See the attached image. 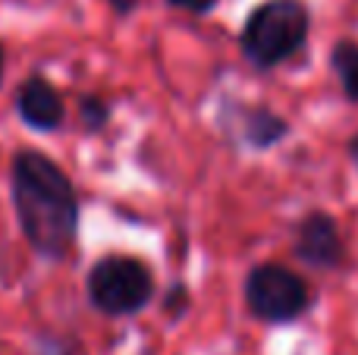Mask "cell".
<instances>
[{
  "label": "cell",
  "instance_id": "1",
  "mask_svg": "<svg viewBox=\"0 0 358 355\" xmlns=\"http://www.w3.org/2000/svg\"><path fill=\"white\" fill-rule=\"evenodd\" d=\"M10 201L22 239L41 261H66L79 239V195L66 170L38 148L10 161Z\"/></svg>",
  "mask_w": 358,
  "mask_h": 355
},
{
  "label": "cell",
  "instance_id": "2",
  "mask_svg": "<svg viewBox=\"0 0 358 355\" xmlns=\"http://www.w3.org/2000/svg\"><path fill=\"white\" fill-rule=\"evenodd\" d=\"M311 10L305 0H261L245 16L239 50L255 69H277L305 48Z\"/></svg>",
  "mask_w": 358,
  "mask_h": 355
},
{
  "label": "cell",
  "instance_id": "3",
  "mask_svg": "<svg viewBox=\"0 0 358 355\" xmlns=\"http://www.w3.org/2000/svg\"><path fill=\"white\" fill-rule=\"evenodd\" d=\"M88 305L104 318H132L155 302V270L132 255H104L88 268Z\"/></svg>",
  "mask_w": 358,
  "mask_h": 355
},
{
  "label": "cell",
  "instance_id": "4",
  "mask_svg": "<svg viewBox=\"0 0 358 355\" xmlns=\"http://www.w3.org/2000/svg\"><path fill=\"white\" fill-rule=\"evenodd\" d=\"M245 308L261 324H292L311 308L308 283L286 264H255L245 277Z\"/></svg>",
  "mask_w": 358,
  "mask_h": 355
},
{
  "label": "cell",
  "instance_id": "5",
  "mask_svg": "<svg viewBox=\"0 0 358 355\" xmlns=\"http://www.w3.org/2000/svg\"><path fill=\"white\" fill-rule=\"evenodd\" d=\"M292 255L311 270H340L346 264V239L327 211H311L296 224V236H292Z\"/></svg>",
  "mask_w": 358,
  "mask_h": 355
},
{
  "label": "cell",
  "instance_id": "6",
  "mask_svg": "<svg viewBox=\"0 0 358 355\" xmlns=\"http://www.w3.org/2000/svg\"><path fill=\"white\" fill-rule=\"evenodd\" d=\"M16 113L29 129L35 132H57L66 123V101L60 88L41 73H31L16 88Z\"/></svg>",
  "mask_w": 358,
  "mask_h": 355
},
{
  "label": "cell",
  "instance_id": "7",
  "mask_svg": "<svg viewBox=\"0 0 358 355\" xmlns=\"http://www.w3.org/2000/svg\"><path fill=\"white\" fill-rule=\"evenodd\" d=\"M233 126L239 132V142L255 151H267L289 136V123L264 104H239Z\"/></svg>",
  "mask_w": 358,
  "mask_h": 355
},
{
  "label": "cell",
  "instance_id": "8",
  "mask_svg": "<svg viewBox=\"0 0 358 355\" xmlns=\"http://www.w3.org/2000/svg\"><path fill=\"white\" fill-rule=\"evenodd\" d=\"M330 66L349 101H358V41H336L330 48Z\"/></svg>",
  "mask_w": 358,
  "mask_h": 355
},
{
  "label": "cell",
  "instance_id": "9",
  "mask_svg": "<svg viewBox=\"0 0 358 355\" xmlns=\"http://www.w3.org/2000/svg\"><path fill=\"white\" fill-rule=\"evenodd\" d=\"M76 110H79V123L85 132H104L107 123H110L113 117V107L107 98H101V94H79V101H76Z\"/></svg>",
  "mask_w": 358,
  "mask_h": 355
},
{
  "label": "cell",
  "instance_id": "10",
  "mask_svg": "<svg viewBox=\"0 0 358 355\" xmlns=\"http://www.w3.org/2000/svg\"><path fill=\"white\" fill-rule=\"evenodd\" d=\"M189 308H192V289H189V283H185V280H173L167 287V293H164V299H161L164 318L173 321V324H179V321L189 314Z\"/></svg>",
  "mask_w": 358,
  "mask_h": 355
},
{
  "label": "cell",
  "instance_id": "11",
  "mask_svg": "<svg viewBox=\"0 0 358 355\" xmlns=\"http://www.w3.org/2000/svg\"><path fill=\"white\" fill-rule=\"evenodd\" d=\"M35 355H82V346L69 337H54L50 333V337H41Z\"/></svg>",
  "mask_w": 358,
  "mask_h": 355
},
{
  "label": "cell",
  "instance_id": "12",
  "mask_svg": "<svg viewBox=\"0 0 358 355\" xmlns=\"http://www.w3.org/2000/svg\"><path fill=\"white\" fill-rule=\"evenodd\" d=\"M164 3L173 6V10L192 13V16H208V13L217 10V3H220V0H164Z\"/></svg>",
  "mask_w": 358,
  "mask_h": 355
},
{
  "label": "cell",
  "instance_id": "13",
  "mask_svg": "<svg viewBox=\"0 0 358 355\" xmlns=\"http://www.w3.org/2000/svg\"><path fill=\"white\" fill-rule=\"evenodd\" d=\"M138 3H142V0H107V6H110L117 16H132V13L138 10Z\"/></svg>",
  "mask_w": 358,
  "mask_h": 355
},
{
  "label": "cell",
  "instance_id": "14",
  "mask_svg": "<svg viewBox=\"0 0 358 355\" xmlns=\"http://www.w3.org/2000/svg\"><path fill=\"white\" fill-rule=\"evenodd\" d=\"M349 161H352V167L358 170V132L352 136V142H349Z\"/></svg>",
  "mask_w": 358,
  "mask_h": 355
},
{
  "label": "cell",
  "instance_id": "15",
  "mask_svg": "<svg viewBox=\"0 0 358 355\" xmlns=\"http://www.w3.org/2000/svg\"><path fill=\"white\" fill-rule=\"evenodd\" d=\"M3 73H6V48L0 41V85H3Z\"/></svg>",
  "mask_w": 358,
  "mask_h": 355
}]
</instances>
